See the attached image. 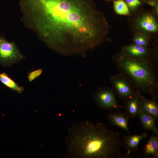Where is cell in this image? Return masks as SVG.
Masks as SVG:
<instances>
[{"instance_id":"6","label":"cell","mask_w":158,"mask_h":158,"mask_svg":"<svg viewBox=\"0 0 158 158\" xmlns=\"http://www.w3.org/2000/svg\"><path fill=\"white\" fill-rule=\"evenodd\" d=\"M23 57L14 42H9L0 35V62L8 66L20 61Z\"/></svg>"},{"instance_id":"14","label":"cell","mask_w":158,"mask_h":158,"mask_svg":"<svg viewBox=\"0 0 158 158\" xmlns=\"http://www.w3.org/2000/svg\"><path fill=\"white\" fill-rule=\"evenodd\" d=\"M139 95L142 102V109L150 114L156 120L158 119V104L156 100L145 98L140 92Z\"/></svg>"},{"instance_id":"5","label":"cell","mask_w":158,"mask_h":158,"mask_svg":"<svg viewBox=\"0 0 158 158\" xmlns=\"http://www.w3.org/2000/svg\"><path fill=\"white\" fill-rule=\"evenodd\" d=\"M133 26L137 32L147 37L156 34L158 31V23L157 18L152 13H143L135 18Z\"/></svg>"},{"instance_id":"1","label":"cell","mask_w":158,"mask_h":158,"mask_svg":"<svg viewBox=\"0 0 158 158\" xmlns=\"http://www.w3.org/2000/svg\"><path fill=\"white\" fill-rule=\"evenodd\" d=\"M21 20L49 47L84 55L107 39L109 25L92 0H19Z\"/></svg>"},{"instance_id":"17","label":"cell","mask_w":158,"mask_h":158,"mask_svg":"<svg viewBox=\"0 0 158 158\" xmlns=\"http://www.w3.org/2000/svg\"><path fill=\"white\" fill-rule=\"evenodd\" d=\"M149 39L144 35L137 33L133 39L134 43L139 46L148 47L150 44Z\"/></svg>"},{"instance_id":"19","label":"cell","mask_w":158,"mask_h":158,"mask_svg":"<svg viewBox=\"0 0 158 158\" xmlns=\"http://www.w3.org/2000/svg\"><path fill=\"white\" fill-rule=\"evenodd\" d=\"M42 72L41 69H38L33 71L29 73L28 78L30 82H31L35 78L39 77Z\"/></svg>"},{"instance_id":"13","label":"cell","mask_w":158,"mask_h":158,"mask_svg":"<svg viewBox=\"0 0 158 158\" xmlns=\"http://www.w3.org/2000/svg\"><path fill=\"white\" fill-rule=\"evenodd\" d=\"M138 118L143 128L151 130L158 135V129L156 124V120L154 118L142 109L139 113Z\"/></svg>"},{"instance_id":"8","label":"cell","mask_w":158,"mask_h":158,"mask_svg":"<svg viewBox=\"0 0 158 158\" xmlns=\"http://www.w3.org/2000/svg\"><path fill=\"white\" fill-rule=\"evenodd\" d=\"M121 51L133 59L148 61L153 66L152 49L148 47L141 46L133 43L122 47Z\"/></svg>"},{"instance_id":"16","label":"cell","mask_w":158,"mask_h":158,"mask_svg":"<svg viewBox=\"0 0 158 158\" xmlns=\"http://www.w3.org/2000/svg\"><path fill=\"white\" fill-rule=\"evenodd\" d=\"M113 4L114 11L117 14L123 16L130 15L128 7L123 0L113 1Z\"/></svg>"},{"instance_id":"4","label":"cell","mask_w":158,"mask_h":158,"mask_svg":"<svg viewBox=\"0 0 158 158\" xmlns=\"http://www.w3.org/2000/svg\"><path fill=\"white\" fill-rule=\"evenodd\" d=\"M116 94L112 88L98 87L97 90L91 95L97 106L103 110L112 111L121 108L116 99Z\"/></svg>"},{"instance_id":"18","label":"cell","mask_w":158,"mask_h":158,"mask_svg":"<svg viewBox=\"0 0 158 158\" xmlns=\"http://www.w3.org/2000/svg\"><path fill=\"white\" fill-rule=\"evenodd\" d=\"M129 8V11L134 12L141 5V2L139 0H125Z\"/></svg>"},{"instance_id":"7","label":"cell","mask_w":158,"mask_h":158,"mask_svg":"<svg viewBox=\"0 0 158 158\" xmlns=\"http://www.w3.org/2000/svg\"><path fill=\"white\" fill-rule=\"evenodd\" d=\"M110 80L116 95L125 101L134 95V88L130 82L120 73L111 75Z\"/></svg>"},{"instance_id":"12","label":"cell","mask_w":158,"mask_h":158,"mask_svg":"<svg viewBox=\"0 0 158 158\" xmlns=\"http://www.w3.org/2000/svg\"><path fill=\"white\" fill-rule=\"evenodd\" d=\"M153 133L143 148L145 158H157L158 157V135Z\"/></svg>"},{"instance_id":"9","label":"cell","mask_w":158,"mask_h":158,"mask_svg":"<svg viewBox=\"0 0 158 158\" xmlns=\"http://www.w3.org/2000/svg\"><path fill=\"white\" fill-rule=\"evenodd\" d=\"M139 92L136 90L133 96L124 101L121 105V108L125 110L131 118L138 117L142 109V102L139 95Z\"/></svg>"},{"instance_id":"15","label":"cell","mask_w":158,"mask_h":158,"mask_svg":"<svg viewBox=\"0 0 158 158\" xmlns=\"http://www.w3.org/2000/svg\"><path fill=\"white\" fill-rule=\"evenodd\" d=\"M0 81L4 85L13 90L20 93L23 90V88L20 86L6 73L0 74Z\"/></svg>"},{"instance_id":"20","label":"cell","mask_w":158,"mask_h":158,"mask_svg":"<svg viewBox=\"0 0 158 158\" xmlns=\"http://www.w3.org/2000/svg\"><path fill=\"white\" fill-rule=\"evenodd\" d=\"M109 0V1H110V0Z\"/></svg>"},{"instance_id":"10","label":"cell","mask_w":158,"mask_h":158,"mask_svg":"<svg viewBox=\"0 0 158 158\" xmlns=\"http://www.w3.org/2000/svg\"><path fill=\"white\" fill-rule=\"evenodd\" d=\"M130 118L125 112H122L118 110L113 112L111 111L107 116L109 124L124 129L128 135L130 134L128 123Z\"/></svg>"},{"instance_id":"11","label":"cell","mask_w":158,"mask_h":158,"mask_svg":"<svg viewBox=\"0 0 158 158\" xmlns=\"http://www.w3.org/2000/svg\"><path fill=\"white\" fill-rule=\"evenodd\" d=\"M147 133L144 132L140 134L130 135V134L124 136L123 138L122 145L125 147L127 151V154L131 152H135L138 149L140 141L147 137Z\"/></svg>"},{"instance_id":"3","label":"cell","mask_w":158,"mask_h":158,"mask_svg":"<svg viewBox=\"0 0 158 158\" xmlns=\"http://www.w3.org/2000/svg\"><path fill=\"white\" fill-rule=\"evenodd\" d=\"M111 59L120 73L135 89L149 94L152 99H158L157 73L150 62L133 59L121 51L113 56Z\"/></svg>"},{"instance_id":"2","label":"cell","mask_w":158,"mask_h":158,"mask_svg":"<svg viewBox=\"0 0 158 158\" xmlns=\"http://www.w3.org/2000/svg\"><path fill=\"white\" fill-rule=\"evenodd\" d=\"M64 158H123L119 133L87 121L68 128Z\"/></svg>"}]
</instances>
